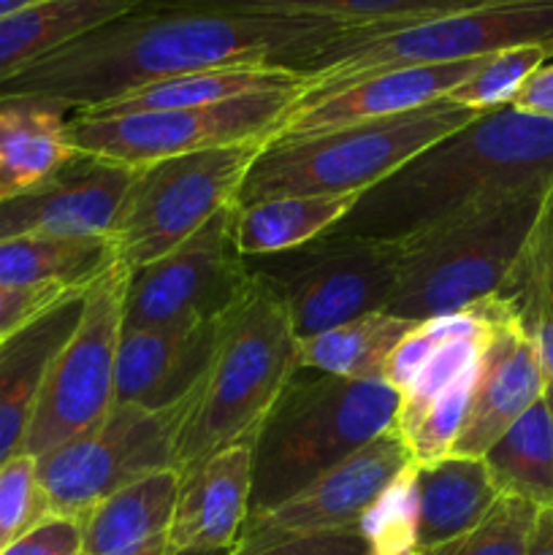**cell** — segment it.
Instances as JSON below:
<instances>
[{
    "label": "cell",
    "mask_w": 553,
    "mask_h": 555,
    "mask_svg": "<svg viewBox=\"0 0 553 555\" xmlns=\"http://www.w3.org/2000/svg\"><path fill=\"white\" fill-rule=\"evenodd\" d=\"M350 25L312 16L177 9L155 0L81 33L0 81V98H43L68 112L98 108L155 81L236 68L298 70Z\"/></svg>",
    "instance_id": "1"
},
{
    "label": "cell",
    "mask_w": 553,
    "mask_h": 555,
    "mask_svg": "<svg viewBox=\"0 0 553 555\" xmlns=\"http://www.w3.org/2000/svg\"><path fill=\"white\" fill-rule=\"evenodd\" d=\"M551 177L553 119L491 108L361 193L331 233L404 238L461 206Z\"/></svg>",
    "instance_id": "2"
},
{
    "label": "cell",
    "mask_w": 553,
    "mask_h": 555,
    "mask_svg": "<svg viewBox=\"0 0 553 555\" xmlns=\"http://www.w3.org/2000/svg\"><path fill=\"white\" fill-rule=\"evenodd\" d=\"M301 369L253 439L249 518L271 513L394 428L399 393L383 379H342Z\"/></svg>",
    "instance_id": "3"
},
{
    "label": "cell",
    "mask_w": 553,
    "mask_h": 555,
    "mask_svg": "<svg viewBox=\"0 0 553 555\" xmlns=\"http://www.w3.org/2000/svg\"><path fill=\"white\" fill-rule=\"evenodd\" d=\"M548 182L488 195L399 238V285L385 312L423 323L497 296L535 225Z\"/></svg>",
    "instance_id": "4"
},
{
    "label": "cell",
    "mask_w": 553,
    "mask_h": 555,
    "mask_svg": "<svg viewBox=\"0 0 553 555\" xmlns=\"http://www.w3.org/2000/svg\"><path fill=\"white\" fill-rule=\"evenodd\" d=\"M298 369L291 318L274 291L249 271V285L217 320L215 350L179 448V472L228 444L255 439Z\"/></svg>",
    "instance_id": "5"
},
{
    "label": "cell",
    "mask_w": 553,
    "mask_h": 555,
    "mask_svg": "<svg viewBox=\"0 0 553 555\" xmlns=\"http://www.w3.org/2000/svg\"><path fill=\"white\" fill-rule=\"evenodd\" d=\"M480 114L434 101L415 112L372 122L309 135H276L249 168L236 206L282 195H361Z\"/></svg>",
    "instance_id": "6"
},
{
    "label": "cell",
    "mask_w": 553,
    "mask_h": 555,
    "mask_svg": "<svg viewBox=\"0 0 553 555\" xmlns=\"http://www.w3.org/2000/svg\"><path fill=\"white\" fill-rule=\"evenodd\" d=\"M513 47L553 52V0H502L401 25L350 27L298 68L301 95L383 70L466 63Z\"/></svg>",
    "instance_id": "7"
},
{
    "label": "cell",
    "mask_w": 553,
    "mask_h": 555,
    "mask_svg": "<svg viewBox=\"0 0 553 555\" xmlns=\"http://www.w3.org/2000/svg\"><path fill=\"white\" fill-rule=\"evenodd\" d=\"M198 390L201 383L160 410L112 406L90 431L36 459L49 513L81 524L98 504L123 488L157 472H179V448Z\"/></svg>",
    "instance_id": "8"
},
{
    "label": "cell",
    "mask_w": 553,
    "mask_h": 555,
    "mask_svg": "<svg viewBox=\"0 0 553 555\" xmlns=\"http://www.w3.org/2000/svg\"><path fill=\"white\" fill-rule=\"evenodd\" d=\"M266 144L269 141H244L136 168L108 233L117 263L130 271L152 263L193 236L217 211L236 206L239 190Z\"/></svg>",
    "instance_id": "9"
},
{
    "label": "cell",
    "mask_w": 553,
    "mask_h": 555,
    "mask_svg": "<svg viewBox=\"0 0 553 555\" xmlns=\"http://www.w3.org/2000/svg\"><path fill=\"white\" fill-rule=\"evenodd\" d=\"M399 238L325 233L247 266L274 291L301 341L388 307L399 285Z\"/></svg>",
    "instance_id": "10"
},
{
    "label": "cell",
    "mask_w": 553,
    "mask_h": 555,
    "mask_svg": "<svg viewBox=\"0 0 553 555\" xmlns=\"http://www.w3.org/2000/svg\"><path fill=\"white\" fill-rule=\"evenodd\" d=\"M296 90L249 92L211 106L168 108V112L92 114L76 112L68 122V139L79 155L144 168L177 155L244 144L274 141L296 106Z\"/></svg>",
    "instance_id": "11"
},
{
    "label": "cell",
    "mask_w": 553,
    "mask_h": 555,
    "mask_svg": "<svg viewBox=\"0 0 553 555\" xmlns=\"http://www.w3.org/2000/svg\"><path fill=\"white\" fill-rule=\"evenodd\" d=\"M128 274V266L114 263L87 287L85 312L43 379L25 455L41 459L112 412Z\"/></svg>",
    "instance_id": "12"
},
{
    "label": "cell",
    "mask_w": 553,
    "mask_h": 555,
    "mask_svg": "<svg viewBox=\"0 0 553 555\" xmlns=\"http://www.w3.org/2000/svg\"><path fill=\"white\" fill-rule=\"evenodd\" d=\"M233 209L217 211L179 247L128 274L123 328H166L217 320L249 285L247 260L233 244Z\"/></svg>",
    "instance_id": "13"
},
{
    "label": "cell",
    "mask_w": 553,
    "mask_h": 555,
    "mask_svg": "<svg viewBox=\"0 0 553 555\" xmlns=\"http://www.w3.org/2000/svg\"><path fill=\"white\" fill-rule=\"evenodd\" d=\"M415 464L404 439L388 428L361 450L325 472L291 502L280 504L260 518L247 520L239 542L269 540L285 534L318 531H358L372 504Z\"/></svg>",
    "instance_id": "14"
},
{
    "label": "cell",
    "mask_w": 553,
    "mask_h": 555,
    "mask_svg": "<svg viewBox=\"0 0 553 555\" xmlns=\"http://www.w3.org/2000/svg\"><path fill=\"white\" fill-rule=\"evenodd\" d=\"M548 379L540 352L507 304L493 296V318L483 341L475 388L464 423L455 437L453 455L483 459L491 444L545 396Z\"/></svg>",
    "instance_id": "15"
},
{
    "label": "cell",
    "mask_w": 553,
    "mask_h": 555,
    "mask_svg": "<svg viewBox=\"0 0 553 555\" xmlns=\"http://www.w3.org/2000/svg\"><path fill=\"white\" fill-rule=\"evenodd\" d=\"M133 179L136 168L79 155L41 188L0 201V242L108 236Z\"/></svg>",
    "instance_id": "16"
},
{
    "label": "cell",
    "mask_w": 553,
    "mask_h": 555,
    "mask_svg": "<svg viewBox=\"0 0 553 555\" xmlns=\"http://www.w3.org/2000/svg\"><path fill=\"white\" fill-rule=\"evenodd\" d=\"M483 60L486 57L466 60V63L394 68L345 81V85L314 92V95H301L293 112L287 114L280 135H309L320 133V130L415 112L428 103L442 101L466 76L475 74Z\"/></svg>",
    "instance_id": "17"
},
{
    "label": "cell",
    "mask_w": 553,
    "mask_h": 555,
    "mask_svg": "<svg viewBox=\"0 0 553 555\" xmlns=\"http://www.w3.org/2000/svg\"><path fill=\"white\" fill-rule=\"evenodd\" d=\"M217 320L166 328H123L117 347L114 406L136 404L160 410L193 390L209 366Z\"/></svg>",
    "instance_id": "18"
},
{
    "label": "cell",
    "mask_w": 553,
    "mask_h": 555,
    "mask_svg": "<svg viewBox=\"0 0 553 555\" xmlns=\"http://www.w3.org/2000/svg\"><path fill=\"white\" fill-rule=\"evenodd\" d=\"M253 496V439L228 444L190 469L179 472L168 545L231 547L239 545Z\"/></svg>",
    "instance_id": "19"
},
{
    "label": "cell",
    "mask_w": 553,
    "mask_h": 555,
    "mask_svg": "<svg viewBox=\"0 0 553 555\" xmlns=\"http://www.w3.org/2000/svg\"><path fill=\"white\" fill-rule=\"evenodd\" d=\"M87 287L68 293L16 334L0 339V466L22 455L43 379L85 312Z\"/></svg>",
    "instance_id": "20"
},
{
    "label": "cell",
    "mask_w": 553,
    "mask_h": 555,
    "mask_svg": "<svg viewBox=\"0 0 553 555\" xmlns=\"http://www.w3.org/2000/svg\"><path fill=\"white\" fill-rule=\"evenodd\" d=\"M68 122V108L60 103L0 98V201L41 188L79 157Z\"/></svg>",
    "instance_id": "21"
},
{
    "label": "cell",
    "mask_w": 553,
    "mask_h": 555,
    "mask_svg": "<svg viewBox=\"0 0 553 555\" xmlns=\"http://www.w3.org/2000/svg\"><path fill=\"white\" fill-rule=\"evenodd\" d=\"M179 472H157L123 488L81 520V555H168Z\"/></svg>",
    "instance_id": "22"
},
{
    "label": "cell",
    "mask_w": 553,
    "mask_h": 555,
    "mask_svg": "<svg viewBox=\"0 0 553 555\" xmlns=\"http://www.w3.org/2000/svg\"><path fill=\"white\" fill-rule=\"evenodd\" d=\"M415 488L417 555L475 529L502 496L486 461L453 453L434 464H415Z\"/></svg>",
    "instance_id": "23"
},
{
    "label": "cell",
    "mask_w": 553,
    "mask_h": 555,
    "mask_svg": "<svg viewBox=\"0 0 553 555\" xmlns=\"http://www.w3.org/2000/svg\"><path fill=\"white\" fill-rule=\"evenodd\" d=\"M361 195H282L233 209V244L244 260L291 253L334 231Z\"/></svg>",
    "instance_id": "24"
},
{
    "label": "cell",
    "mask_w": 553,
    "mask_h": 555,
    "mask_svg": "<svg viewBox=\"0 0 553 555\" xmlns=\"http://www.w3.org/2000/svg\"><path fill=\"white\" fill-rule=\"evenodd\" d=\"M150 0H41L0 20V81Z\"/></svg>",
    "instance_id": "25"
},
{
    "label": "cell",
    "mask_w": 553,
    "mask_h": 555,
    "mask_svg": "<svg viewBox=\"0 0 553 555\" xmlns=\"http://www.w3.org/2000/svg\"><path fill=\"white\" fill-rule=\"evenodd\" d=\"M304 87V76L285 65H236V68L198 70V74L177 76V79L155 81L133 92L114 98L98 108L81 114L106 117V114H136V112H168V108L211 106V103L231 101L249 92L296 90Z\"/></svg>",
    "instance_id": "26"
},
{
    "label": "cell",
    "mask_w": 553,
    "mask_h": 555,
    "mask_svg": "<svg viewBox=\"0 0 553 555\" xmlns=\"http://www.w3.org/2000/svg\"><path fill=\"white\" fill-rule=\"evenodd\" d=\"M540 352L548 385L553 383V177L540 211L497 293Z\"/></svg>",
    "instance_id": "27"
},
{
    "label": "cell",
    "mask_w": 553,
    "mask_h": 555,
    "mask_svg": "<svg viewBox=\"0 0 553 555\" xmlns=\"http://www.w3.org/2000/svg\"><path fill=\"white\" fill-rule=\"evenodd\" d=\"M114 263H117V253L108 236H20L0 242V282L3 285L90 287Z\"/></svg>",
    "instance_id": "28"
},
{
    "label": "cell",
    "mask_w": 553,
    "mask_h": 555,
    "mask_svg": "<svg viewBox=\"0 0 553 555\" xmlns=\"http://www.w3.org/2000/svg\"><path fill=\"white\" fill-rule=\"evenodd\" d=\"M417 323L377 309L298 341V366L342 379H383L385 361Z\"/></svg>",
    "instance_id": "29"
},
{
    "label": "cell",
    "mask_w": 553,
    "mask_h": 555,
    "mask_svg": "<svg viewBox=\"0 0 553 555\" xmlns=\"http://www.w3.org/2000/svg\"><path fill=\"white\" fill-rule=\"evenodd\" d=\"M483 461L502 496L553 507V412L545 396L491 444Z\"/></svg>",
    "instance_id": "30"
},
{
    "label": "cell",
    "mask_w": 553,
    "mask_h": 555,
    "mask_svg": "<svg viewBox=\"0 0 553 555\" xmlns=\"http://www.w3.org/2000/svg\"><path fill=\"white\" fill-rule=\"evenodd\" d=\"M155 3L177 5V9L312 16V20H331L350 27H366L417 22L428 20V16L477 9V5L502 3V0H155Z\"/></svg>",
    "instance_id": "31"
},
{
    "label": "cell",
    "mask_w": 553,
    "mask_h": 555,
    "mask_svg": "<svg viewBox=\"0 0 553 555\" xmlns=\"http://www.w3.org/2000/svg\"><path fill=\"white\" fill-rule=\"evenodd\" d=\"M551 54L553 52L548 47H513L488 54L477 65L475 74L466 76L442 101L461 108H472V112H491V108L507 106L515 92L520 90V85L537 68H542Z\"/></svg>",
    "instance_id": "32"
},
{
    "label": "cell",
    "mask_w": 553,
    "mask_h": 555,
    "mask_svg": "<svg viewBox=\"0 0 553 555\" xmlns=\"http://www.w3.org/2000/svg\"><path fill=\"white\" fill-rule=\"evenodd\" d=\"M477 366L472 372L461 374L442 396L432 401L423 412H417L415 417L404 423H396V431L404 439L407 450H410L412 461L417 466L434 464V461L445 459V455L453 453L455 437L461 431V423H464L466 404H470L472 388H475Z\"/></svg>",
    "instance_id": "33"
},
{
    "label": "cell",
    "mask_w": 553,
    "mask_h": 555,
    "mask_svg": "<svg viewBox=\"0 0 553 555\" xmlns=\"http://www.w3.org/2000/svg\"><path fill=\"white\" fill-rule=\"evenodd\" d=\"M540 507L515 496H499L486 518L466 534L421 555H524Z\"/></svg>",
    "instance_id": "34"
},
{
    "label": "cell",
    "mask_w": 553,
    "mask_h": 555,
    "mask_svg": "<svg viewBox=\"0 0 553 555\" xmlns=\"http://www.w3.org/2000/svg\"><path fill=\"white\" fill-rule=\"evenodd\" d=\"M358 531L380 555H417L415 464L372 504Z\"/></svg>",
    "instance_id": "35"
},
{
    "label": "cell",
    "mask_w": 553,
    "mask_h": 555,
    "mask_svg": "<svg viewBox=\"0 0 553 555\" xmlns=\"http://www.w3.org/2000/svg\"><path fill=\"white\" fill-rule=\"evenodd\" d=\"M52 518L33 455H16L0 466V551Z\"/></svg>",
    "instance_id": "36"
},
{
    "label": "cell",
    "mask_w": 553,
    "mask_h": 555,
    "mask_svg": "<svg viewBox=\"0 0 553 555\" xmlns=\"http://www.w3.org/2000/svg\"><path fill=\"white\" fill-rule=\"evenodd\" d=\"M488 328H491V325H488ZM483 341H486V334L442 341V345L428 356V361L423 363V369L417 372V377L412 379L410 388L399 396L396 423H404L410 421V417H415L417 412L426 410L437 396H442L461 374L472 372V369L480 363Z\"/></svg>",
    "instance_id": "37"
},
{
    "label": "cell",
    "mask_w": 553,
    "mask_h": 555,
    "mask_svg": "<svg viewBox=\"0 0 553 555\" xmlns=\"http://www.w3.org/2000/svg\"><path fill=\"white\" fill-rule=\"evenodd\" d=\"M372 547L361 531H318L239 542V555H366Z\"/></svg>",
    "instance_id": "38"
},
{
    "label": "cell",
    "mask_w": 553,
    "mask_h": 555,
    "mask_svg": "<svg viewBox=\"0 0 553 555\" xmlns=\"http://www.w3.org/2000/svg\"><path fill=\"white\" fill-rule=\"evenodd\" d=\"M81 291V287H60V285H38V287H20L3 285L0 282V339L16 334L27 323L47 312L49 307L65 298L68 293Z\"/></svg>",
    "instance_id": "39"
},
{
    "label": "cell",
    "mask_w": 553,
    "mask_h": 555,
    "mask_svg": "<svg viewBox=\"0 0 553 555\" xmlns=\"http://www.w3.org/2000/svg\"><path fill=\"white\" fill-rule=\"evenodd\" d=\"M81 553V524L68 518H47L36 529L11 542L0 555H76Z\"/></svg>",
    "instance_id": "40"
},
{
    "label": "cell",
    "mask_w": 553,
    "mask_h": 555,
    "mask_svg": "<svg viewBox=\"0 0 553 555\" xmlns=\"http://www.w3.org/2000/svg\"><path fill=\"white\" fill-rule=\"evenodd\" d=\"M439 347V341L423 328V323H417L404 339L396 345V350L390 352V358L385 361L383 369V383H388L396 393H404L410 388L412 379L417 377V372L423 369V363L428 361L434 350Z\"/></svg>",
    "instance_id": "41"
},
{
    "label": "cell",
    "mask_w": 553,
    "mask_h": 555,
    "mask_svg": "<svg viewBox=\"0 0 553 555\" xmlns=\"http://www.w3.org/2000/svg\"><path fill=\"white\" fill-rule=\"evenodd\" d=\"M507 106L520 114H529V117L553 119V63L537 68L520 85V90L515 92Z\"/></svg>",
    "instance_id": "42"
},
{
    "label": "cell",
    "mask_w": 553,
    "mask_h": 555,
    "mask_svg": "<svg viewBox=\"0 0 553 555\" xmlns=\"http://www.w3.org/2000/svg\"><path fill=\"white\" fill-rule=\"evenodd\" d=\"M524 555H553V507H542L537 513L535 531Z\"/></svg>",
    "instance_id": "43"
},
{
    "label": "cell",
    "mask_w": 553,
    "mask_h": 555,
    "mask_svg": "<svg viewBox=\"0 0 553 555\" xmlns=\"http://www.w3.org/2000/svg\"><path fill=\"white\" fill-rule=\"evenodd\" d=\"M168 555H239V545H231V547H184V551H171Z\"/></svg>",
    "instance_id": "44"
},
{
    "label": "cell",
    "mask_w": 553,
    "mask_h": 555,
    "mask_svg": "<svg viewBox=\"0 0 553 555\" xmlns=\"http://www.w3.org/2000/svg\"><path fill=\"white\" fill-rule=\"evenodd\" d=\"M36 3H41V0H0V20H5V16L16 14L22 9H30Z\"/></svg>",
    "instance_id": "45"
},
{
    "label": "cell",
    "mask_w": 553,
    "mask_h": 555,
    "mask_svg": "<svg viewBox=\"0 0 553 555\" xmlns=\"http://www.w3.org/2000/svg\"><path fill=\"white\" fill-rule=\"evenodd\" d=\"M366 555H380V553H374V551H369V553H366Z\"/></svg>",
    "instance_id": "46"
},
{
    "label": "cell",
    "mask_w": 553,
    "mask_h": 555,
    "mask_svg": "<svg viewBox=\"0 0 553 555\" xmlns=\"http://www.w3.org/2000/svg\"><path fill=\"white\" fill-rule=\"evenodd\" d=\"M76 555H81V553H76Z\"/></svg>",
    "instance_id": "47"
}]
</instances>
